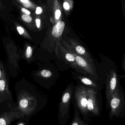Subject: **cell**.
Wrapping results in <instances>:
<instances>
[{
	"instance_id": "6da1fadb",
	"label": "cell",
	"mask_w": 125,
	"mask_h": 125,
	"mask_svg": "<svg viewBox=\"0 0 125 125\" xmlns=\"http://www.w3.org/2000/svg\"><path fill=\"white\" fill-rule=\"evenodd\" d=\"M15 108L25 116L31 117L41 111L39 101L34 95L25 90L21 91L17 95V105Z\"/></svg>"
},
{
	"instance_id": "7a4b0ae2",
	"label": "cell",
	"mask_w": 125,
	"mask_h": 125,
	"mask_svg": "<svg viewBox=\"0 0 125 125\" xmlns=\"http://www.w3.org/2000/svg\"><path fill=\"white\" fill-rule=\"evenodd\" d=\"M65 27V24L62 21L57 22L53 27L50 33L44 38L41 44L42 48L49 52H55L57 42L60 41Z\"/></svg>"
},
{
	"instance_id": "3957f363",
	"label": "cell",
	"mask_w": 125,
	"mask_h": 125,
	"mask_svg": "<svg viewBox=\"0 0 125 125\" xmlns=\"http://www.w3.org/2000/svg\"><path fill=\"white\" fill-rule=\"evenodd\" d=\"M125 97L123 92L119 88L111 98L109 105L110 108L109 119L125 117Z\"/></svg>"
},
{
	"instance_id": "277c9868",
	"label": "cell",
	"mask_w": 125,
	"mask_h": 125,
	"mask_svg": "<svg viewBox=\"0 0 125 125\" xmlns=\"http://www.w3.org/2000/svg\"><path fill=\"white\" fill-rule=\"evenodd\" d=\"M72 86H68L63 93L59 105L58 121L59 125H65L70 119V108L72 95Z\"/></svg>"
},
{
	"instance_id": "5b68a950",
	"label": "cell",
	"mask_w": 125,
	"mask_h": 125,
	"mask_svg": "<svg viewBox=\"0 0 125 125\" xmlns=\"http://www.w3.org/2000/svg\"><path fill=\"white\" fill-rule=\"evenodd\" d=\"M75 97L76 105L84 119L87 121H90L89 116V112L87 107V88L83 86L77 87L75 92Z\"/></svg>"
},
{
	"instance_id": "8992f818",
	"label": "cell",
	"mask_w": 125,
	"mask_h": 125,
	"mask_svg": "<svg viewBox=\"0 0 125 125\" xmlns=\"http://www.w3.org/2000/svg\"><path fill=\"white\" fill-rule=\"evenodd\" d=\"M55 52L59 59L64 61L78 72L83 74H87L84 71L80 68L76 63L74 56L61 44L59 41L56 43Z\"/></svg>"
},
{
	"instance_id": "52a82bcc",
	"label": "cell",
	"mask_w": 125,
	"mask_h": 125,
	"mask_svg": "<svg viewBox=\"0 0 125 125\" xmlns=\"http://www.w3.org/2000/svg\"><path fill=\"white\" fill-rule=\"evenodd\" d=\"M61 44L69 52L72 53L75 59L76 62L78 65L85 72L91 75H95L96 74L95 68H94V63H91L87 61L83 57L79 55L74 52L70 48L67 42H65L62 38L61 41H59Z\"/></svg>"
},
{
	"instance_id": "ba28073f",
	"label": "cell",
	"mask_w": 125,
	"mask_h": 125,
	"mask_svg": "<svg viewBox=\"0 0 125 125\" xmlns=\"http://www.w3.org/2000/svg\"><path fill=\"white\" fill-rule=\"evenodd\" d=\"M119 88L116 73L114 70H111L107 76L106 81V107L108 109L111 98Z\"/></svg>"
},
{
	"instance_id": "9c48e42d",
	"label": "cell",
	"mask_w": 125,
	"mask_h": 125,
	"mask_svg": "<svg viewBox=\"0 0 125 125\" xmlns=\"http://www.w3.org/2000/svg\"><path fill=\"white\" fill-rule=\"evenodd\" d=\"M73 51L77 55L83 57L91 63H94V60L90 53L75 39L70 37L62 38Z\"/></svg>"
},
{
	"instance_id": "30bf717a",
	"label": "cell",
	"mask_w": 125,
	"mask_h": 125,
	"mask_svg": "<svg viewBox=\"0 0 125 125\" xmlns=\"http://www.w3.org/2000/svg\"><path fill=\"white\" fill-rule=\"evenodd\" d=\"M87 107L89 112L97 116H100L101 112L97 97V92L91 88H87Z\"/></svg>"
},
{
	"instance_id": "8fae6325",
	"label": "cell",
	"mask_w": 125,
	"mask_h": 125,
	"mask_svg": "<svg viewBox=\"0 0 125 125\" xmlns=\"http://www.w3.org/2000/svg\"><path fill=\"white\" fill-rule=\"evenodd\" d=\"M25 116L15 107H11L8 111L4 112L0 115V125H10L14 121Z\"/></svg>"
},
{
	"instance_id": "7c38bea8",
	"label": "cell",
	"mask_w": 125,
	"mask_h": 125,
	"mask_svg": "<svg viewBox=\"0 0 125 125\" xmlns=\"http://www.w3.org/2000/svg\"><path fill=\"white\" fill-rule=\"evenodd\" d=\"M12 95L8 86L7 78L4 68L3 70L1 78L0 79V104L12 98Z\"/></svg>"
},
{
	"instance_id": "4fadbf2b",
	"label": "cell",
	"mask_w": 125,
	"mask_h": 125,
	"mask_svg": "<svg viewBox=\"0 0 125 125\" xmlns=\"http://www.w3.org/2000/svg\"><path fill=\"white\" fill-rule=\"evenodd\" d=\"M74 117L70 125H88V122L83 120L81 118L80 116V111L77 106L74 105Z\"/></svg>"
},
{
	"instance_id": "5bb4252c",
	"label": "cell",
	"mask_w": 125,
	"mask_h": 125,
	"mask_svg": "<svg viewBox=\"0 0 125 125\" xmlns=\"http://www.w3.org/2000/svg\"><path fill=\"white\" fill-rule=\"evenodd\" d=\"M33 48L28 43H26L25 44L24 51L23 54V58L28 61L30 62L33 59Z\"/></svg>"
},
{
	"instance_id": "9a60e30c",
	"label": "cell",
	"mask_w": 125,
	"mask_h": 125,
	"mask_svg": "<svg viewBox=\"0 0 125 125\" xmlns=\"http://www.w3.org/2000/svg\"><path fill=\"white\" fill-rule=\"evenodd\" d=\"M81 82L87 86H90L95 88H98V86L96 83L92 81L88 78L82 76H79L78 77Z\"/></svg>"
},
{
	"instance_id": "2e32d148",
	"label": "cell",
	"mask_w": 125,
	"mask_h": 125,
	"mask_svg": "<svg viewBox=\"0 0 125 125\" xmlns=\"http://www.w3.org/2000/svg\"><path fill=\"white\" fill-rule=\"evenodd\" d=\"M52 74L53 73L51 71L46 69L41 70L36 73L37 76L43 78H48L52 76Z\"/></svg>"
},
{
	"instance_id": "e0dca14e",
	"label": "cell",
	"mask_w": 125,
	"mask_h": 125,
	"mask_svg": "<svg viewBox=\"0 0 125 125\" xmlns=\"http://www.w3.org/2000/svg\"><path fill=\"white\" fill-rule=\"evenodd\" d=\"M17 30L18 33L25 39L30 40H33V39L31 36L29 34L27 31H25L23 27L21 26H17Z\"/></svg>"
},
{
	"instance_id": "ac0fdd59",
	"label": "cell",
	"mask_w": 125,
	"mask_h": 125,
	"mask_svg": "<svg viewBox=\"0 0 125 125\" xmlns=\"http://www.w3.org/2000/svg\"><path fill=\"white\" fill-rule=\"evenodd\" d=\"M21 17L23 21L27 23H30L32 21V18L29 15H23Z\"/></svg>"
},
{
	"instance_id": "d6986e66",
	"label": "cell",
	"mask_w": 125,
	"mask_h": 125,
	"mask_svg": "<svg viewBox=\"0 0 125 125\" xmlns=\"http://www.w3.org/2000/svg\"><path fill=\"white\" fill-rule=\"evenodd\" d=\"M35 22L37 28L38 29H39L41 26V20L39 18H36L35 20Z\"/></svg>"
},
{
	"instance_id": "ffe728a7",
	"label": "cell",
	"mask_w": 125,
	"mask_h": 125,
	"mask_svg": "<svg viewBox=\"0 0 125 125\" xmlns=\"http://www.w3.org/2000/svg\"><path fill=\"white\" fill-rule=\"evenodd\" d=\"M55 18L57 20H58L60 17V15H61V12L59 10H57L56 11V13H55Z\"/></svg>"
},
{
	"instance_id": "44dd1931",
	"label": "cell",
	"mask_w": 125,
	"mask_h": 125,
	"mask_svg": "<svg viewBox=\"0 0 125 125\" xmlns=\"http://www.w3.org/2000/svg\"><path fill=\"white\" fill-rule=\"evenodd\" d=\"M4 67L3 64L2 62H0V79L1 78L2 76V73H3V70Z\"/></svg>"
},
{
	"instance_id": "7402d4cb",
	"label": "cell",
	"mask_w": 125,
	"mask_h": 125,
	"mask_svg": "<svg viewBox=\"0 0 125 125\" xmlns=\"http://www.w3.org/2000/svg\"><path fill=\"white\" fill-rule=\"evenodd\" d=\"M63 7L66 10H68L70 9L69 4L67 2H65L63 4Z\"/></svg>"
},
{
	"instance_id": "603a6c76",
	"label": "cell",
	"mask_w": 125,
	"mask_h": 125,
	"mask_svg": "<svg viewBox=\"0 0 125 125\" xmlns=\"http://www.w3.org/2000/svg\"><path fill=\"white\" fill-rule=\"evenodd\" d=\"M21 11H22V12H23L24 14L26 15H29L31 14V12L29 11L24 9V8H22L21 9Z\"/></svg>"
},
{
	"instance_id": "cb8c5ba5",
	"label": "cell",
	"mask_w": 125,
	"mask_h": 125,
	"mask_svg": "<svg viewBox=\"0 0 125 125\" xmlns=\"http://www.w3.org/2000/svg\"><path fill=\"white\" fill-rule=\"evenodd\" d=\"M42 9L41 7H37L36 9V13L37 14H41L42 12Z\"/></svg>"
},
{
	"instance_id": "d4e9b609",
	"label": "cell",
	"mask_w": 125,
	"mask_h": 125,
	"mask_svg": "<svg viewBox=\"0 0 125 125\" xmlns=\"http://www.w3.org/2000/svg\"><path fill=\"white\" fill-rule=\"evenodd\" d=\"M16 125H27L24 122H21L18 123Z\"/></svg>"
},
{
	"instance_id": "484cf974",
	"label": "cell",
	"mask_w": 125,
	"mask_h": 125,
	"mask_svg": "<svg viewBox=\"0 0 125 125\" xmlns=\"http://www.w3.org/2000/svg\"><path fill=\"white\" fill-rule=\"evenodd\" d=\"M123 64L122 65L123 67V69L125 70V56H124L123 58V61L122 62V64Z\"/></svg>"
},
{
	"instance_id": "4316f807",
	"label": "cell",
	"mask_w": 125,
	"mask_h": 125,
	"mask_svg": "<svg viewBox=\"0 0 125 125\" xmlns=\"http://www.w3.org/2000/svg\"><path fill=\"white\" fill-rule=\"evenodd\" d=\"M20 0L21 2H23V3H28V0Z\"/></svg>"
}]
</instances>
